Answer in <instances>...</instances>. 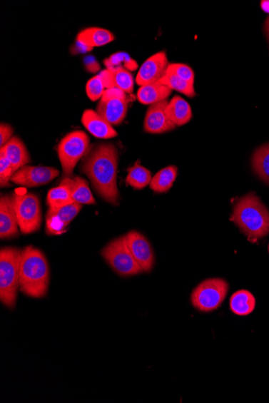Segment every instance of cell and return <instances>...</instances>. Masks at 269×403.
I'll use <instances>...</instances> for the list:
<instances>
[{"label":"cell","instance_id":"6da1fadb","mask_svg":"<svg viewBox=\"0 0 269 403\" xmlns=\"http://www.w3.org/2000/svg\"><path fill=\"white\" fill-rule=\"evenodd\" d=\"M118 154L113 143H98L83 157L81 171L88 176L93 188L106 203L116 205L120 200L117 187Z\"/></svg>","mask_w":269,"mask_h":403},{"label":"cell","instance_id":"7a4b0ae2","mask_svg":"<svg viewBox=\"0 0 269 403\" xmlns=\"http://www.w3.org/2000/svg\"><path fill=\"white\" fill-rule=\"evenodd\" d=\"M230 219L249 242L258 243L269 235V211L255 193H248L237 201Z\"/></svg>","mask_w":269,"mask_h":403},{"label":"cell","instance_id":"3957f363","mask_svg":"<svg viewBox=\"0 0 269 403\" xmlns=\"http://www.w3.org/2000/svg\"><path fill=\"white\" fill-rule=\"evenodd\" d=\"M50 270L47 259L33 245L22 250L20 269V290L33 298L45 297L49 289Z\"/></svg>","mask_w":269,"mask_h":403},{"label":"cell","instance_id":"277c9868","mask_svg":"<svg viewBox=\"0 0 269 403\" xmlns=\"http://www.w3.org/2000/svg\"><path fill=\"white\" fill-rule=\"evenodd\" d=\"M22 250L3 248L0 250V301L9 310L16 307L20 289V269Z\"/></svg>","mask_w":269,"mask_h":403},{"label":"cell","instance_id":"5b68a950","mask_svg":"<svg viewBox=\"0 0 269 403\" xmlns=\"http://www.w3.org/2000/svg\"><path fill=\"white\" fill-rule=\"evenodd\" d=\"M229 291L228 282L220 278L208 279L193 290L191 304L202 312H211L220 307Z\"/></svg>","mask_w":269,"mask_h":403},{"label":"cell","instance_id":"8992f818","mask_svg":"<svg viewBox=\"0 0 269 403\" xmlns=\"http://www.w3.org/2000/svg\"><path fill=\"white\" fill-rule=\"evenodd\" d=\"M90 138L84 131H74L59 144L58 155L65 178H71L78 161L88 152Z\"/></svg>","mask_w":269,"mask_h":403},{"label":"cell","instance_id":"52a82bcc","mask_svg":"<svg viewBox=\"0 0 269 403\" xmlns=\"http://www.w3.org/2000/svg\"><path fill=\"white\" fill-rule=\"evenodd\" d=\"M101 255L111 267L121 276L128 277L143 273L139 264L131 253L125 235L106 245Z\"/></svg>","mask_w":269,"mask_h":403},{"label":"cell","instance_id":"ba28073f","mask_svg":"<svg viewBox=\"0 0 269 403\" xmlns=\"http://www.w3.org/2000/svg\"><path fill=\"white\" fill-rule=\"evenodd\" d=\"M19 228L22 234H32L41 228L42 214L39 197L34 193L14 194Z\"/></svg>","mask_w":269,"mask_h":403},{"label":"cell","instance_id":"9c48e42d","mask_svg":"<svg viewBox=\"0 0 269 403\" xmlns=\"http://www.w3.org/2000/svg\"><path fill=\"white\" fill-rule=\"evenodd\" d=\"M128 109L126 93L117 87L106 90L97 106L96 112L112 126L123 123Z\"/></svg>","mask_w":269,"mask_h":403},{"label":"cell","instance_id":"30bf717a","mask_svg":"<svg viewBox=\"0 0 269 403\" xmlns=\"http://www.w3.org/2000/svg\"><path fill=\"white\" fill-rule=\"evenodd\" d=\"M59 174L55 168L25 165L12 175L11 182L25 187H39L49 184Z\"/></svg>","mask_w":269,"mask_h":403},{"label":"cell","instance_id":"8fae6325","mask_svg":"<svg viewBox=\"0 0 269 403\" xmlns=\"http://www.w3.org/2000/svg\"><path fill=\"white\" fill-rule=\"evenodd\" d=\"M128 247L143 272H151L155 265V255L151 244L141 233L131 230L125 235Z\"/></svg>","mask_w":269,"mask_h":403},{"label":"cell","instance_id":"7c38bea8","mask_svg":"<svg viewBox=\"0 0 269 403\" xmlns=\"http://www.w3.org/2000/svg\"><path fill=\"white\" fill-rule=\"evenodd\" d=\"M83 205L74 203L61 208H49L46 213V234L61 235L65 234L68 226L82 210Z\"/></svg>","mask_w":269,"mask_h":403},{"label":"cell","instance_id":"4fadbf2b","mask_svg":"<svg viewBox=\"0 0 269 403\" xmlns=\"http://www.w3.org/2000/svg\"><path fill=\"white\" fill-rule=\"evenodd\" d=\"M168 63L165 51L150 56L141 66L136 81L140 86L158 83L166 74Z\"/></svg>","mask_w":269,"mask_h":403},{"label":"cell","instance_id":"5bb4252c","mask_svg":"<svg viewBox=\"0 0 269 403\" xmlns=\"http://www.w3.org/2000/svg\"><path fill=\"white\" fill-rule=\"evenodd\" d=\"M168 99L150 105L146 112L143 129L150 134H163L176 128L167 112Z\"/></svg>","mask_w":269,"mask_h":403},{"label":"cell","instance_id":"9a60e30c","mask_svg":"<svg viewBox=\"0 0 269 403\" xmlns=\"http://www.w3.org/2000/svg\"><path fill=\"white\" fill-rule=\"evenodd\" d=\"M19 225L14 195L0 198V238L9 239L19 235Z\"/></svg>","mask_w":269,"mask_h":403},{"label":"cell","instance_id":"2e32d148","mask_svg":"<svg viewBox=\"0 0 269 403\" xmlns=\"http://www.w3.org/2000/svg\"><path fill=\"white\" fill-rule=\"evenodd\" d=\"M82 123L85 128L96 138L108 140L118 136L112 125L99 116L96 111L86 110L82 116Z\"/></svg>","mask_w":269,"mask_h":403},{"label":"cell","instance_id":"e0dca14e","mask_svg":"<svg viewBox=\"0 0 269 403\" xmlns=\"http://www.w3.org/2000/svg\"><path fill=\"white\" fill-rule=\"evenodd\" d=\"M11 163L14 172L18 171L31 162V157L23 141L18 136H14L0 148Z\"/></svg>","mask_w":269,"mask_h":403},{"label":"cell","instance_id":"ac0fdd59","mask_svg":"<svg viewBox=\"0 0 269 403\" xmlns=\"http://www.w3.org/2000/svg\"><path fill=\"white\" fill-rule=\"evenodd\" d=\"M114 40L113 34L102 28H87L81 31L77 36V41L91 49L108 45Z\"/></svg>","mask_w":269,"mask_h":403},{"label":"cell","instance_id":"d6986e66","mask_svg":"<svg viewBox=\"0 0 269 403\" xmlns=\"http://www.w3.org/2000/svg\"><path fill=\"white\" fill-rule=\"evenodd\" d=\"M115 86L113 73L109 69H104L96 76L88 81L86 86L87 96L96 102L101 99L106 90Z\"/></svg>","mask_w":269,"mask_h":403},{"label":"cell","instance_id":"ffe728a7","mask_svg":"<svg viewBox=\"0 0 269 403\" xmlns=\"http://www.w3.org/2000/svg\"><path fill=\"white\" fill-rule=\"evenodd\" d=\"M168 117L175 126L186 125L191 121L193 112L189 103L186 100L175 96L167 106Z\"/></svg>","mask_w":269,"mask_h":403},{"label":"cell","instance_id":"44dd1931","mask_svg":"<svg viewBox=\"0 0 269 403\" xmlns=\"http://www.w3.org/2000/svg\"><path fill=\"white\" fill-rule=\"evenodd\" d=\"M171 93V88L158 81V83L141 86L137 92V98L141 103L150 106L168 99Z\"/></svg>","mask_w":269,"mask_h":403},{"label":"cell","instance_id":"7402d4cb","mask_svg":"<svg viewBox=\"0 0 269 403\" xmlns=\"http://www.w3.org/2000/svg\"><path fill=\"white\" fill-rule=\"evenodd\" d=\"M255 305L254 295L247 290L235 292L230 299V310L237 316H248L255 310Z\"/></svg>","mask_w":269,"mask_h":403},{"label":"cell","instance_id":"603a6c76","mask_svg":"<svg viewBox=\"0 0 269 403\" xmlns=\"http://www.w3.org/2000/svg\"><path fill=\"white\" fill-rule=\"evenodd\" d=\"M178 168L176 166L171 165L162 168L160 171L153 176L150 182V188L158 193H163L170 191L176 180Z\"/></svg>","mask_w":269,"mask_h":403},{"label":"cell","instance_id":"cb8c5ba5","mask_svg":"<svg viewBox=\"0 0 269 403\" xmlns=\"http://www.w3.org/2000/svg\"><path fill=\"white\" fill-rule=\"evenodd\" d=\"M46 203L49 208L55 209L74 203L68 178H64L58 187L49 191Z\"/></svg>","mask_w":269,"mask_h":403},{"label":"cell","instance_id":"d4e9b609","mask_svg":"<svg viewBox=\"0 0 269 403\" xmlns=\"http://www.w3.org/2000/svg\"><path fill=\"white\" fill-rule=\"evenodd\" d=\"M68 184H70L72 198L74 203L81 205H95L96 200L93 197V194L90 190L87 182L80 176H74V178H68Z\"/></svg>","mask_w":269,"mask_h":403},{"label":"cell","instance_id":"484cf974","mask_svg":"<svg viewBox=\"0 0 269 403\" xmlns=\"http://www.w3.org/2000/svg\"><path fill=\"white\" fill-rule=\"evenodd\" d=\"M141 161L137 160L133 167L128 169L126 183L136 190H141L151 182L153 175L151 172L141 165Z\"/></svg>","mask_w":269,"mask_h":403},{"label":"cell","instance_id":"4316f807","mask_svg":"<svg viewBox=\"0 0 269 403\" xmlns=\"http://www.w3.org/2000/svg\"><path fill=\"white\" fill-rule=\"evenodd\" d=\"M252 163L255 173L269 185V143L255 151Z\"/></svg>","mask_w":269,"mask_h":403},{"label":"cell","instance_id":"83f0119b","mask_svg":"<svg viewBox=\"0 0 269 403\" xmlns=\"http://www.w3.org/2000/svg\"><path fill=\"white\" fill-rule=\"evenodd\" d=\"M106 69L115 71L118 68H125L128 71H135L139 67L138 63L131 58L130 55L125 52L113 53L103 61Z\"/></svg>","mask_w":269,"mask_h":403},{"label":"cell","instance_id":"f1b7e54d","mask_svg":"<svg viewBox=\"0 0 269 403\" xmlns=\"http://www.w3.org/2000/svg\"><path fill=\"white\" fill-rule=\"evenodd\" d=\"M159 83L171 88V90L185 94L188 98H195L196 96L195 84L188 83V81L178 78L176 75L166 73L159 81Z\"/></svg>","mask_w":269,"mask_h":403},{"label":"cell","instance_id":"f546056e","mask_svg":"<svg viewBox=\"0 0 269 403\" xmlns=\"http://www.w3.org/2000/svg\"><path fill=\"white\" fill-rule=\"evenodd\" d=\"M113 73L115 86L125 93H131L134 90V78L127 69L118 68Z\"/></svg>","mask_w":269,"mask_h":403},{"label":"cell","instance_id":"4dcf8cb0","mask_svg":"<svg viewBox=\"0 0 269 403\" xmlns=\"http://www.w3.org/2000/svg\"><path fill=\"white\" fill-rule=\"evenodd\" d=\"M166 73L176 75L188 83L195 84V72L189 66L181 64V63H172L168 65Z\"/></svg>","mask_w":269,"mask_h":403},{"label":"cell","instance_id":"1f68e13d","mask_svg":"<svg viewBox=\"0 0 269 403\" xmlns=\"http://www.w3.org/2000/svg\"><path fill=\"white\" fill-rule=\"evenodd\" d=\"M15 173L11 163L4 153L0 152V185L9 187L12 175Z\"/></svg>","mask_w":269,"mask_h":403},{"label":"cell","instance_id":"d6a6232c","mask_svg":"<svg viewBox=\"0 0 269 403\" xmlns=\"http://www.w3.org/2000/svg\"><path fill=\"white\" fill-rule=\"evenodd\" d=\"M14 135V128L9 124L1 123L0 125V147H4Z\"/></svg>","mask_w":269,"mask_h":403},{"label":"cell","instance_id":"836d02e7","mask_svg":"<svg viewBox=\"0 0 269 403\" xmlns=\"http://www.w3.org/2000/svg\"><path fill=\"white\" fill-rule=\"evenodd\" d=\"M260 8L263 11L269 14V0H264L260 2Z\"/></svg>","mask_w":269,"mask_h":403},{"label":"cell","instance_id":"e575fe53","mask_svg":"<svg viewBox=\"0 0 269 403\" xmlns=\"http://www.w3.org/2000/svg\"><path fill=\"white\" fill-rule=\"evenodd\" d=\"M264 31L266 35L267 39L269 42V16L267 17L265 24H264Z\"/></svg>","mask_w":269,"mask_h":403},{"label":"cell","instance_id":"d590c367","mask_svg":"<svg viewBox=\"0 0 269 403\" xmlns=\"http://www.w3.org/2000/svg\"><path fill=\"white\" fill-rule=\"evenodd\" d=\"M268 252H269V245H268Z\"/></svg>","mask_w":269,"mask_h":403}]
</instances>
